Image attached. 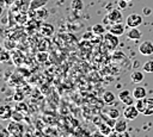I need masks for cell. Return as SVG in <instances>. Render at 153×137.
Instances as JSON below:
<instances>
[{
  "label": "cell",
  "mask_w": 153,
  "mask_h": 137,
  "mask_svg": "<svg viewBox=\"0 0 153 137\" xmlns=\"http://www.w3.org/2000/svg\"><path fill=\"white\" fill-rule=\"evenodd\" d=\"M106 21L110 23V24H116V23H121L123 17H122V13L118 8H112L108 14H106Z\"/></svg>",
  "instance_id": "cell-1"
},
{
  "label": "cell",
  "mask_w": 153,
  "mask_h": 137,
  "mask_svg": "<svg viewBox=\"0 0 153 137\" xmlns=\"http://www.w3.org/2000/svg\"><path fill=\"white\" fill-rule=\"evenodd\" d=\"M142 23V17L137 13H130L126 18V24L128 27H137Z\"/></svg>",
  "instance_id": "cell-2"
},
{
  "label": "cell",
  "mask_w": 153,
  "mask_h": 137,
  "mask_svg": "<svg viewBox=\"0 0 153 137\" xmlns=\"http://www.w3.org/2000/svg\"><path fill=\"white\" fill-rule=\"evenodd\" d=\"M139 113H140V112H139V110L136 108L135 104H134V105H127V107H126L124 111H123V117H124L126 119H128V120H134V119L137 118Z\"/></svg>",
  "instance_id": "cell-3"
},
{
  "label": "cell",
  "mask_w": 153,
  "mask_h": 137,
  "mask_svg": "<svg viewBox=\"0 0 153 137\" xmlns=\"http://www.w3.org/2000/svg\"><path fill=\"white\" fill-rule=\"evenodd\" d=\"M118 99L126 104V105H134V95H133V92L128 91V89H124V91H121L118 93Z\"/></svg>",
  "instance_id": "cell-4"
},
{
  "label": "cell",
  "mask_w": 153,
  "mask_h": 137,
  "mask_svg": "<svg viewBox=\"0 0 153 137\" xmlns=\"http://www.w3.org/2000/svg\"><path fill=\"white\" fill-rule=\"evenodd\" d=\"M139 52L141 55L148 56L153 54V42L151 41H143L140 45H139Z\"/></svg>",
  "instance_id": "cell-5"
},
{
  "label": "cell",
  "mask_w": 153,
  "mask_h": 137,
  "mask_svg": "<svg viewBox=\"0 0 153 137\" xmlns=\"http://www.w3.org/2000/svg\"><path fill=\"white\" fill-rule=\"evenodd\" d=\"M104 42L110 49H114V48H116L118 45V36H115L111 32H108V33H105Z\"/></svg>",
  "instance_id": "cell-6"
},
{
  "label": "cell",
  "mask_w": 153,
  "mask_h": 137,
  "mask_svg": "<svg viewBox=\"0 0 153 137\" xmlns=\"http://www.w3.org/2000/svg\"><path fill=\"white\" fill-rule=\"evenodd\" d=\"M8 131H10L12 135L20 136V135L24 132V127H23L22 124H19L17 120H14L13 123H10V125H8Z\"/></svg>",
  "instance_id": "cell-7"
},
{
  "label": "cell",
  "mask_w": 153,
  "mask_h": 137,
  "mask_svg": "<svg viewBox=\"0 0 153 137\" xmlns=\"http://www.w3.org/2000/svg\"><path fill=\"white\" fill-rule=\"evenodd\" d=\"M109 32H111L115 36H122L124 33V25H122L121 23H116V24H111V26L109 27Z\"/></svg>",
  "instance_id": "cell-8"
},
{
  "label": "cell",
  "mask_w": 153,
  "mask_h": 137,
  "mask_svg": "<svg viewBox=\"0 0 153 137\" xmlns=\"http://www.w3.org/2000/svg\"><path fill=\"white\" fill-rule=\"evenodd\" d=\"M131 92H133V95H134L135 100L143 99V98H146V94H147L146 88L143 86H136V87H134V89Z\"/></svg>",
  "instance_id": "cell-9"
},
{
  "label": "cell",
  "mask_w": 153,
  "mask_h": 137,
  "mask_svg": "<svg viewBox=\"0 0 153 137\" xmlns=\"http://www.w3.org/2000/svg\"><path fill=\"white\" fill-rule=\"evenodd\" d=\"M127 37L131 41H137L142 37V32L137 27H130V30L127 32Z\"/></svg>",
  "instance_id": "cell-10"
},
{
  "label": "cell",
  "mask_w": 153,
  "mask_h": 137,
  "mask_svg": "<svg viewBox=\"0 0 153 137\" xmlns=\"http://www.w3.org/2000/svg\"><path fill=\"white\" fill-rule=\"evenodd\" d=\"M143 79H145V75H143V73L140 71V70H134V71L130 74V80H131V82H134V83H140V82L143 81Z\"/></svg>",
  "instance_id": "cell-11"
},
{
  "label": "cell",
  "mask_w": 153,
  "mask_h": 137,
  "mask_svg": "<svg viewBox=\"0 0 153 137\" xmlns=\"http://www.w3.org/2000/svg\"><path fill=\"white\" fill-rule=\"evenodd\" d=\"M41 33L45 37H49L54 33V26L51 24H43L41 26Z\"/></svg>",
  "instance_id": "cell-12"
},
{
  "label": "cell",
  "mask_w": 153,
  "mask_h": 137,
  "mask_svg": "<svg viewBox=\"0 0 153 137\" xmlns=\"http://www.w3.org/2000/svg\"><path fill=\"white\" fill-rule=\"evenodd\" d=\"M0 112H1L0 116H1L2 119H8L13 114V112H12V110H11V107L8 105H2L1 108H0Z\"/></svg>",
  "instance_id": "cell-13"
},
{
  "label": "cell",
  "mask_w": 153,
  "mask_h": 137,
  "mask_svg": "<svg viewBox=\"0 0 153 137\" xmlns=\"http://www.w3.org/2000/svg\"><path fill=\"white\" fill-rule=\"evenodd\" d=\"M127 120L126 119H117L116 120V124H115V131L116 132L127 131Z\"/></svg>",
  "instance_id": "cell-14"
},
{
  "label": "cell",
  "mask_w": 153,
  "mask_h": 137,
  "mask_svg": "<svg viewBox=\"0 0 153 137\" xmlns=\"http://www.w3.org/2000/svg\"><path fill=\"white\" fill-rule=\"evenodd\" d=\"M103 100H104V102H105L106 105H112V104L115 102V100H116V96H115V94H114L112 92L106 91V92L104 93V95H103Z\"/></svg>",
  "instance_id": "cell-15"
},
{
  "label": "cell",
  "mask_w": 153,
  "mask_h": 137,
  "mask_svg": "<svg viewBox=\"0 0 153 137\" xmlns=\"http://www.w3.org/2000/svg\"><path fill=\"white\" fill-rule=\"evenodd\" d=\"M135 106H136V108L139 110V112L143 114V112H145V111H146V108H147V98L137 99V100H136V102H135Z\"/></svg>",
  "instance_id": "cell-16"
},
{
  "label": "cell",
  "mask_w": 153,
  "mask_h": 137,
  "mask_svg": "<svg viewBox=\"0 0 153 137\" xmlns=\"http://www.w3.org/2000/svg\"><path fill=\"white\" fill-rule=\"evenodd\" d=\"M99 132L100 135H104V136H109L111 132H112V126H110L108 123H102L99 124Z\"/></svg>",
  "instance_id": "cell-17"
},
{
  "label": "cell",
  "mask_w": 153,
  "mask_h": 137,
  "mask_svg": "<svg viewBox=\"0 0 153 137\" xmlns=\"http://www.w3.org/2000/svg\"><path fill=\"white\" fill-rule=\"evenodd\" d=\"M92 32L96 35V36H103L105 33V27L102 25V24H94L92 26Z\"/></svg>",
  "instance_id": "cell-18"
},
{
  "label": "cell",
  "mask_w": 153,
  "mask_h": 137,
  "mask_svg": "<svg viewBox=\"0 0 153 137\" xmlns=\"http://www.w3.org/2000/svg\"><path fill=\"white\" fill-rule=\"evenodd\" d=\"M71 8L73 11H81L84 8V1L82 0H72Z\"/></svg>",
  "instance_id": "cell-19"
},
{
  "label": "cell",
  "mask_w": 153,
  "mask_h": 137,
  "mask_svg": "<svg viewBox=\"0 0 153 137\" xmlns=\"http://www.w3.org/2000/svg\"><path fill=\"white\" fill-rule=\"evenodd\" d=\"M145 116H152L153 114V98H147V108L143 112Z\"/></svg>",
  "instance_id": "cell-20"
},
{
  "label": "cell",
  "mask_w": 153,
  "mask_h": 137,
  "mask_svg": "<svg viewBox=\"0 0 153 137\" xmlns=\"http://www.w3.org/2000/svg\"><path fill=\"white\" fill-rule=\"evenodd\" d=\"M47 1H48V0H32L31 4H30V8H31V10H36L37 6H38V7H43V6L47 4Z\"/></svg>",
  "instance_id": "cell-21"
},
{
  "label": "cell",
  "mask_w": 153,
  "mask_h": 137,
  "mask_svg": "<svg viewBox=\"0 0 153 137\" xmlns=\"http://www.w3.org/2000/svg\"><path fill=\"white\" fill-rule=\"evenodd\" d=\"M141 67H142L143 71H146V73H153V60L146 61Z\"/></svg>",
  "instance_id": "cell-22"
},
{
  "label": "cell",
  "mask_w": 153,
  "mask_h": 137,
  "mask_svg": "<svg viewBox=\"0 0 153 137\" xmlns=\"http://www.w3.org/2000/svg\"><path fill=\"white\" fill-rule=\"evenodd\" d=\"M106 114H108V117H109V118L118 119V117H120V111H118L117 108H110V110H108Z\"/></svg>",
  "instance_id": "cell-23"
},
{
  "label": "cell",
  "mask_w": 153,
  "mask_h": 137,
  "mask_svg": "<svg viewBox=\"0 0 153 137\" xmlns=\"http://www.w3.org/2000/svg\"><path fill=\"white\" fill-rule=\"evenodd\" d=\"M2 56H1V61H4V62H6V61H8L10 60V54L7 52V51H2V54H1Z\"/></svg>",
  "instance_id": "cell-24"
},
{
  "label": "cell",
  "mask_w": 153,
  "mask_h": 137,
  "mask_svg": "<svg viewBox=\"0 0 153 137\" xmlns=\"http://www.w3.org/2000/svg\"><path fill=\"white\" fill-rule=\"evenodd\" d=\"M127 2H128V1H126V0H118L117 5H118L120 8H126V7H127Z\"/></svg>",
  "instance_id": "cell-25"
},
{
  "label": "cell",
  "mask_w": 153,
  "mask_h": 137,
  "mask_svg": "<svg viewBox=\"0 0 153 137\" xmlns=\"http://www.w3.org/2000/svg\"><path fill=\"white\" fill-rule=\"evenodd\" d=\"M116 137H130V135L127 131H122V132H117Z\"/></svg>",
  "instance_id": "cell-26"
},
{
  "label": "cell",
  "mask_w": 153,
  "mask_h": 137,
  "mask_svg": "<svg viewBox=\"0 0 153 137\" xmlns=\"http://www.w3.org/2000/svg\"><path fill=\"white\" fill-rule=\"evenodd\" d=\"M142 11H143V14H145V15H149V14H151V12H152L149 7H143V8H142Z\"/></svg>",
  "instance_id": "cell-27"
},
{
  "label": "cell",
  "mask_w": 153,
  "mask_h": 137,
  "mask_svg": "<svg viewBox=\"0 0 153 137\" xmlns=\"http://www.w3.org/2000/svg\"><path fill=\"white\" fill-rule=\"evenodd\" d=\"M37 58H38L39 61H45V60H47V55H45V54H38V55H37Z\"/></svg>",
  "instance_id": "cell-28"
},
{
  "label": "cell",
  "mask_w": 153,
  "mask_h": 137,
  "mask_svg": "<svg viewBox=\"0 0 153 137\" xmlns=\"http://www.w3.org/2000/svg\"><path fill=\"white\" fill-rule=\"evenodd\" d=\"M20 93H16V95H14V100H23V95H19Z\"/></svg>",
  "instance_id": "cell-29"
},
{
  "label": "cell",
  "mask_w": 153,
  "mask_h": 137,
  "mask_svg": "<svg viewBox=\"0 0 153 137\" xmlns=\"http://www.w3.org/2000/svg\"><path fill=\"white\" fill-rule=\"evenodd\" d=\"M126 1H131V0H126Z\"/></svg>",
  "instance_id": "cell-30"
}]
</instances>
